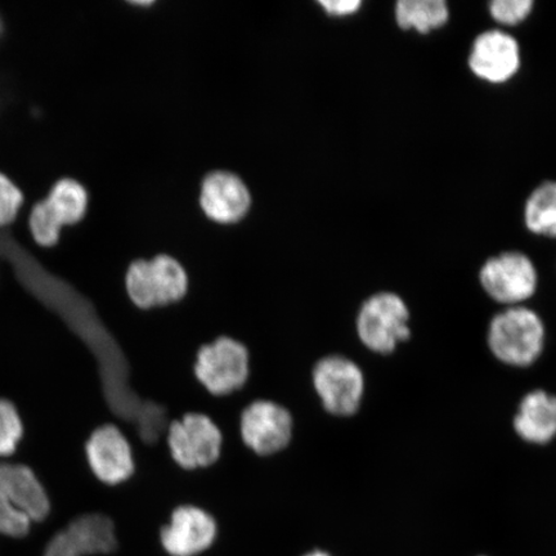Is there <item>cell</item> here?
<instances>
[{
  "label": "cell",
  "instance_id": "6da1fadb",
  "mask_svg": "<svg viewBox=\"0 0 556 556\" xmlns=\"http://www.w3.org/2000/svg\"><path fill=\"white\" fill-rule=\"evenodd\" d=\"M189 285L184 264L168 254L135 260L125 270L124 287L129 301L143 311L169 307L184 301Z\"/></svg>",
  "mask_w": 556,
  "mask_h": 556
},
{
  "label": "cell",
  "instance_id": "7a4b0ae2",
  "mask_svg": "<svg viewBox=\"0 0 556 556\" xmlns=\"http://www.w3.org/2000/svg\"><path fill=\"white\" fill-rule=\"evenodd\" d=\"M545 325L536 312L518 305L492 318L486 342L503 364L528 367L536 363L545 346Z\"/></svg>",
  "mask_w": 556,
  "mask_h": 556
},
{
  "label": "cell",
  "instance_id": "3957f363",
  "mask_svg": "<svg viewBox=\"0 0 556 556\" xmlns=\"http://www.w3.org/2000/svg\"><path fill=\"white\" fill-rule=\"evenodd\" d=\"M408 321L405 301L392 291H379L361 304L354 317V332L366 350L389 354L412 336Z\"/></svg>",
  "mask_w": 556,
  "mask_h": 556
},
{
  "label": "cell",
  "instance_id": "277c9868",
  "mask_svg": "<svg viewBox=\"0 0 556 556\" xmlns=\"http://www.w3.org/2000/svg\"><path fill=\"white\" fill-rule=\"evenodd\" d=\"M312 384L324 412L337 419H351L359 413L366 392V378L356 361L331 354L313 367Z\"/></svg>",
  "mask_w": 556,
  "mask_h": 556
},
{
  "label": "cell",
  "instance_id": "5b68a950",
  "mask_svg": "<svg viewBox=\"0 0 556 556\" xmlns=\"http://www.w3.org/2000/svg\"><path fill=\"white\" fill-rule=\"evenodd\" d=\"M87 208L88 192L85 186L73 178L58 180L47 197L31 208V238L39 247L58 245L62 227L79 224Z\"/></svg>",
  "mask_w": 556,
  "mask_h": 556
},
{
  "label": "cell",
  "instance_id": "8992f818",
  "mask_svg": "<svg viewBox=\"0 0 556 556\" xmlns=\"http://www.w3.org/2000/svg\"><path fill=\"white\" fill-rule=\"evenodd\" d=\"M479 282L492 301L518 307L536 294V264L518 250H507L484 262L479 270Z\"/></svg>",
  "mask_w": 556,
  "mask_h": 556
},
{
  "label": "cell",
  "instance_id": "52a82bcc",
  "mask_svg": "<svg viewBox=\"0 0 556 556\" xmlns=\"http://www.w3.org/2000/svg\"><path fill=\"white\" fill-rule=\"evenodd\" d=\"M250 372L249 352L231 338H218L201 346L194 377L213 397H228L245 387Z\"/></svg>",
  "mask_w": 556,
  "mask_h": 556
},
{
  "label": "cell",
  "instance_id": "ba28073f",
  "mask_svg": "<svg viewBox=\"0 0 556 556\" xmlns=\"http://www.w3.org/2000/svg\"><path fill=\"white\" fill-rule=\"evenodd\" d=\"M166 446L180 469L201 470L213 467L219 460L224 435L211 417L187 414L170 424L166 432Z\"/></svg>",
  "mask_w": 556,
  "mask_h": 556
},
{
  "label": "cell",
  "instance_id": "9c48e42d",
  "mask_svg": "<svg viewBox=\"0 0 556 556\" xmlns=\"http://www.w3.org/2000/svg\"><path fill=\"white\" fill-rule=\"evenodd\" d=\"M85 454L90 472L104 485H121L135 475L134 447L115 424L94 429L85 444Z\"/></svg>",
  "mask_w": 556,
  "mask_h": 556
},
{
  "label": "cell",
  "instance_id": "30bf717a",
  "mask_svg": "<svg viewBox=\"0 0 556 556\" xmlns=\"http://www.w3.org/2000/svg\"><path fill=\"white\" fill-rule=\"evenodd\" d=\"M521 61L519 41L503 29L478 34L468 54L470 73L492 86H503L516 78Z\"/></svg>",
  "mask_w": 556,
  "mask_h": 556
},
{
  "label": "cell",
  "instance_id": "8fae6325",
  "mask_svg": "<svg viewBox=\"0 0 556 556\" xmlns=\"http://www.w3.org/2000/svg\"><path fill=\"white\" fill-rule=\"evenodd\" d=\"M293 416L278 403L255 401L243 409L240 435L245 446L261 457L274 456L289 446Z\"/></svg>",
  "mask_w": 556,
  "mask_h": 556
},
{
  "label": "cell",
  "instance_id": "7c38bea8",
  "mask_svg": "<svg viewBox=\"0 0 556 556\" xmlns=\"http://www.w3.org/2000/svg\"><path fill=\"white\" fill-rule=\"evenodd\" d=\"M119 547L113 518L101 511L81 514L47 545L45 556L109 555Z\"/></svg>",
  "mask_w": 556,
  "mask_h": 556
},
{
  "label": "cell",
  "instance_id": "4fadbf2b",
  "mask_svg": "<svg viewBox=\"0 0 556 556\" xmlns=\"http://www.w3.org/2000/svg\"><path fill=\"white\" fill-rule=\"evenodd\" d=\"M217 520L203 507L180 505L173 510L168 523L160 528L159 542L170 556H198L218 540Z\"/></svg>",
  "mask_w": 556,
  "mask_h": 556
},
{
  "label": "cell",
  "instance_id": "5bb4252c",
  "mask_svg": "<svg viewBox=\"0 0 556 556\" xmlns=\"http://www.w3.org/2000/svg\"><path fill=\"white\" fill-rule=\"evenodd\" d=\"M201 207L218 224H236L249 212L252 199L241 178L229 172L208 174L201 187Z\"/></svg>",
  "mask_w": 556,
  "mask_h": 556
},
{
  "label": "cell",
  "instance_id": "9a60e30c",
  "mask_svg": "<svg viewBox=\"0 0 556 556\" xmlns=\"http://www.w3.org/2000/svg\"><path fill=\"white\" fill-rule=\"evenodd\" d=\"M0 492L31 521L45 520L50 514L45 486L26 465L0 464Z\"/></svg>",
  "mask_w": 556,
  "mask_h": 556
},
{
  "label": "cell",
  "instance_id": "2e32d148",
  "mask_svg": "<svg viewBox=\"0 0 556 556\" xmlns=\"http://www.w3.org/2000/svg\"><path fill=\"white\" fill-rule=\"evenodd\" d=\"M514 429L528 443L546 444L556 437V395L533 391L521 400Z\"/></svg>",
  "mask_w": 556,
  "mask_h": 556
},
{
  "label": "cell",
  "instance_id": "e0dca14e",
  "mask_svg": "<svg viewBox=\"0 0 556 556\" xmlns=\"http://www.w3.org/2000/svg\"><path fill=\"white\" fill-rule=\"evenodd\" d=\"M450 18L446 0H399L394 4L395 24L403 31L432 34L446 26Z\"/></svg>",
  "mask_w": 556,
  "mask_h": 556
},
{
  "label": "cell",
  "instance_id": "ac0fdd59",
  "mask_svg": "<svg viewBox=\"0 0 556 556\" xmlns=\"http://www.w3.org/2000/svg\"><path fill=\"white\" fill-rule=\"evenodd\" d=\"M523 220L532 235L556 240V180H545L528 194Z\"/></svg>",
  "mask_w": 556,
  "mask_h": 556
},
{
  "label": "cell",
  "instance_id": "d6986e66",
  "mask_svg": "<svg viewBox=\"0 0 556 556\" xmlns=\"http://www.w3.org/2000/svg\"><path fill=\"white\" fill-rule=\"evenodd\" d=\"M533 0H492L489 13L496 24L504 27H514L526 23L532 15Z\"/></svg>",
  "mask_w": 556,
  "mask_h": 556
},
{
  "label": "cell",
  "instance_id": "ffe728a7",
  "mask_svg": "<svg viewBox=\"0 0 556 556\" xmlns=\"http://www.w3.org/2000/svg\"><path fill=\"white\" fill-rule=\"evenodd\" d=\"M21 437H23V422L17 409L10 401L0 400V456L12 455Z\"/></svg>",
  "mask_w": 556,
  "mask_h": 556
},
{
  "label": "cell",
  "instance_id": "44dd1931",
  "mask_svg": "<svg viewBox=\"0 0 556 556\" xmlns=\"http://www.w3.org/2000/svg\"><path fill=\"white\" fill-rule=\"evenodd\" d=\"M25 194L5 173L0 172V227L10 226L18 217Z\"/></svg>",
  "mask_w": 556,
  "mask_h": 556
},
{
  "label": "cell",
  "instance_id": "7402d4cb",
  "mask_svg": "<svg viewBox=\"0 0 556 556\" xmlns=\"http://www.w3.org/2000/svg\"><path fill=\"white\" fill-rule=\"evenodd\" d=\"M31 520L13 506L0 492V534L9 538H24L30 531Z\"/></svg>",
  "mask_w": 556,
  "mask_h": 556
},
{
  "label": "cell",
  "instance_id": "603a6c76",
  "mask_svg": "<svg viewBox=\"0 0 556 556\" xmlns=\"http://www.w3.org/2000/svg\"><path fill=\"white\" fill-rule=\"evenodd\" d=\"M318 4L332 17H348L356 15L364 3L361 0H321Z\"/></svg>",
  "mask_w": 556,
  "mask_h": 556
},
{
  "label": "cell",
  "instance_id": "cb8c5ba5",
  "mask_svg": "<svg viewBox=\"0 0 556 556\" xmlns=\"http://www.w3.org/2000/svg\"><path fill=\"white\" fill-rule=\"evenodd\" d=\"M303 556H333L329 552L323 551V548H315V551H312L307 554H304Z\"/></svg>",
  "mask_w": 556,
  "mask_h": 556
},
{
  "label": "cell",
  "instance_id": "d4e9b609",
  "mask_svg": "<svg viewBox=\"0 0 556 556\" xmlns=\"http://www.w3.org/2000/svg\"><path fill=\"white\" fill-rule=\"evenodd\" d=\"M3 31V25H2V20H0V34H2Z\"/></svg>",
  "mask_w": 556,
  "mask_h": 556
},
{
  "label": "cell",
  "instance_id": "484cf974",
  "mask_svg": "<svg viewBox=\"0 0 556 556\" xmlns=\"http://www.w3.org/2000/svg\"><path fill=\"white\" fill-rule=\"evenodd\" d=\"M478 556H486V555H478Z\"/></svg>",
  "mask_w": 556,
  "mask_h": 556
}]
</instances>
